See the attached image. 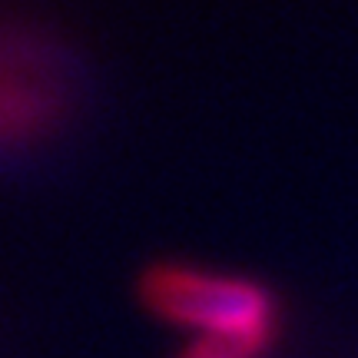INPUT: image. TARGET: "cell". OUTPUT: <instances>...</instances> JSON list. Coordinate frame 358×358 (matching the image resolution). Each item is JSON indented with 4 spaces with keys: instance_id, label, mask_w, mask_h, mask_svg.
Wrapping results in <instances>:
<instances>
[{
    "instance_id": "obj_1",
    "label": "cell",
    "mask_w": 358,
    "mask_h": 358,
    "mask_svg": "<svg viewBox=\"0 0 358 358\" xmlns=\"http://www.w3.org/2000/svg\"><path fill=\"white\" fill-rule=\"evenodd\" d=\"M143 302L159 319L196 329L203 338H229L266 348L275 335V306L266 289L206 268H150L143 275Z\"/></svg>"
},
{
    "instance_id": "obj_2",
    "label": "cell",
    "mask_w": 358,
    "mask_h": 358,
    "mask_svg": "<svg viewBox=\"0 0 358 358\" xmlns=\"http://www.w3.org/2000/svg\"><path fill=\"white\" fill-rule=\"evenodd\" d=\"M266 348L249 345V342H229V338H199L179 358H259Z\"/></svg>"
}]
</instances>
